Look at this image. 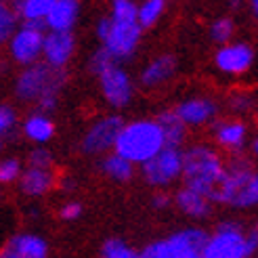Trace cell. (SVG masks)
<instances>
[{
    "label": "cell",
    "instance_id": "cell-1",
    "mask_svg": "<svg viewBox=\"0 0 258 258\" xmlns=\"http://www.w3.org/2000/svg\"><path fill=\"white\" fill-rule=\"evenodd\" d=\"M70 76L66 70H55L44 61L23 68L13 80V97L23 105H34L36 111L53 113Z\"/></svg>",
    "mask_w": 258,
    "mask_h": 258
},
{
    "label": "cell",
    "instance_id": "cell-2",
    "mask_svg": "<svg viewBox=\"0 0 258 258\" xmlns=\"http://www.w3.org/2000/svg\"><path fill=\"white\" fill-rule=\"evenodd\" d=\"M229 170V160L210 143H193L183 149V183L208 196L214 204Z\"/></svg>",
    "mask_w": 258,
    "mask_h": 258
},
{
    "label": "cell",
    "instance_id": "cell-3",
    "mask_svg": "<svg viewBox=\"0 0 258 258\" xmlns=\"http://www.w3.org/2000/svg\"><path fill=\"white\" fill-rule=\"evenodd\" d=\"M164 147H168V145H166V137L162 133V126L158 124V120L137 118V120L124 122L113 151L141 168L143 164L156 158Z\"/></svg>",
    "mask_w": 258,
    "mask_h": 258
},
{
    "label": "cell",
    "instance_id": "cell-4",
    "mask_svg": "<svg viewBox=\"0 0 258 258\" xmlns=\"http://www.w3.org/2000/svg\"><path fill=\"white\" fill-rule=\"evenodd\" d=\"M218 206L231 210H254L258 208V166L241 156L229 158L227 178L218 191Z\"/></svg>",
    "mask_w": 258,
    "mask_h": 258
},
{
    "label": "cell",
    "instance_id": "cell-5",
    "mask_svg": "<svg viewBox=\"0 0 258 258\" xmlns=\"http://www.w3.org/2000/svg\"><path fill=\"white\" fill-rule=\"evenodd\" d=\"M258 254V231L239 221H221L212 231L202 258H254Z\"/></svg>",
    "mask_w": 258,
    "mask_h": 258
},
{
    "label": "cell",
    "instance_id": "cell-6",
    "mask_svg": "<svg viewBox=\"0 0 258 258\" xmlns=\"http://www.w3.org/2000/svg\"><path fill=\"white\" fill-rule=\"evenodd\" d=\"M143 32L145 30L141 28L139 21H115L107 13L101 15L95 25L99 46L105 48L118 63H124L135 57L137 48L141 44V38H143Z\"/></svg>",
    "mask_w": 258,
    "mask_h": 258
},
{
    "label": "cell",
    "instance_id": "cell-7",
    "mask_svg": "<svg viewBox=\"0 0 258 258\" xmlns=\"http://www.w3.org/2000/svg\"><path fill=\"white\" fill-rule=\"evenodd\" d=\"M208 235L210 233L202 227H185L172 231L141 248V258H202Z\"/></svg>",
    "mask_w": 258,
    "mask_h": 258
},
{
    "label": "cell",
    "instance_id": "cell-8",
    "mask_svg": "<svg viewBox=\"0 0 258 258\" xmlns=\"http://www.w3.org/2000/svg\"><path fill=\"white\" fill-rule=\"evenodd\" d=\"M44 38H46L44 25L21 23L19 30L13 34V38L7 42L9 59L15 63L19 70L40 63L42 55H44Z\"/></svg>",
    "mask_w": 258,
    "mask_h": 258
},
{
    "label": "cell",
    "instance_id": "cell-9",
    "mask_svg": "<svg viewBox=\"0 0 258 258\" xmlns=\"http://www.w3.org/2000/svg\"><path fill=\"white\" fill-rule=\"evenodd\" d=\"M183 149L164 147L156 158L141 166V176L151 189H168L183 180Z\"/></svg>",
    "mask_w": 258,
    "mask_h": 258
},
{
    "label": "cell",
    "instance_id": "cell-10",
    "mask_svg": "<svg viewBox=\"0 0 258 258\" xmlns=\"http://www.w3.org/2000/svg\"><path fill=\"white\" fill-rule=\"evenodd\" d=\"M124 126V120L118 113L99 115L86 126L80 141V149L84 156H107L115 149V141Z\"/></svg>",
    "mask_w": 258,
    "mask_h": 258
},
{
    "label": "cell",
    "instance_id": "cell-11",
    "mask_svg": "<svg viewBox=\"0 0 258 258\" xmlns=\"http://www.w3.org/2000/svg\"><path fill=\"white\" fill-rule=\"evenodd\" d=\"M97 82H99V93L103 101L107 103V107L120 111L131 105L135 97V82L131 74L126 72L124 63H113L109 70H105L99 76Z\"/></svg>",
    "mask_w": 258,
    "mask_h": 258
},
{
    "label": "cell",
    "instance_id": "cell-12",
    "mask_svg": "<svg viewBox=\"0 0 258 258\" xmlns=\"http://www.w3.org/2000/svg\"><path fill=\"white\" fill-rule=\"evenodd\" d=\"M250 141V128L248 122L237 115H227V118H218L212 126V145L218 147L223 153L239 156L243 147Z\"/></svg>",
    "mask_w": 258,
    "mask_h": 258
},
{
    "label": "cell",
    "instance_id": "cell-13",
    "mask_svg": "<svg viewBox=\"0 0 258 258\" xmlns=\"http://www.w3.org/2000/svg\"><path fill=\"white\" fill-rule=\"evenodd\" d=\"M256 53L254 48L246 42H229L216 48L214 53V68L218 74L227 78H241L246 76L254 66Z\"/></svg>",
    "mask_w": 258,
    "mask_h": 258
},
{
    "label": "cell",
    "instance_id": "cell-14",
    "mask_svg": "<svg viewBox=\"0 0 258 258\" xmlns=\"http://www.w3.org/2000/svg\"><path fill=\"white\" fill-rule=\"evenodd\" d=\"M176 113L180 115V120L185 122V126L189 131H198V128H206V126H214V122L218 120V111L221 105L218 101L206 95H191L180 99L174 105Z\"/></svg>",
    "mask_w": 258,
    "mask_h": 258
},
{
    "label": "cell",
    "instance_id": "cell-15",
    "mask_svg": "<svg viewBox=\"0 0 258 258\" xmlns=\"http://www.w3.org/2000/svg\"><path fill=\"white\" fill-rule=\"evenodd\" d=\"M0 258H48V241L32 231H19L5 241Z\"/></svg>",
    "mask_w": 258,
    "mask_h": 258
},
{
    "label": "cell",
    "instance_id": "cell-16",
    "mask_svg": "<svg viewBox=\"0 0 258 258\" xmlns=\"http://www.w3.org/2000/svg\"><path fill=\"white\" fill-rule=\"evenodd\" d=\"M178 72V59L172 53H162L149 59L139 74V84L145 90H156L168 84Z\"/></svg>",
    "mask_w": 258,
    "mask_h": 258
},
{
    "label": "cell",
    "instance_id": "cell-17",
    "mask_svg": "<svg viewBox=\"0 0 258 258\" xmlns=\"http://www.w3.org/2000/svg\"><path fill=\"white\" fill-rule=\"evenodd\" d=\"M74 32H46L42 61L55 70H66L76 55Z\"/></svg>",
    "mask_w": 258,
    "mask_h": 258
},
{
    "label": "cell",
    "instance_id": "cell-18",
    "mask_svg": "<svg viewBox=\"0 0 258 258\" xmlns=\"http://www.w3.org/2000/svg\"><path fill=\"white\" fill-rule=\"evenodd\" d=\"M59 185V174L57 170H46V168H30L25 166V170L17 183V189L21 196L30 200H40L48 196L53 189Z\"/></svg>",
    "mask_w": 258,
    "mask_h": 258
},
{
    "label": "cell",
    "instance_id": "cell-19",
    "mask_svg": "<svg viewBox=\"0 0 258 258\" xmlns=\"http://www.w3.org/2000/svg\"><path fill=\"white\" fill-rule=\"evenodd\" d=\"M214 206L216 204L208 196L185 185H180V189L174 191V208L187 218H193V221H204V218L212 216Z\"/></svg>",
    "mask_w": 258,
    "mask_h": 258
},
{
    "label": "cell",
    "instance_id": "cell-20",
    "mask_svg": "<svg viewBox=\"0 0 258 258\" xmlns=\"http://www.w3.org/2000/svg\"><path fill=\"white\" fill-rule=\"evenodd\" d=\"M57 126L50 118V113L44 111H30L21 122V137L34 143V147H44L55 137Z\"/></svg>",
    "mask_w": 258,
    "mask_h": 258
},
{
    "label": "cell",
    "instance_id": "cell-21",
    "mask_svg": "<svg viewBox=\"0 0 258 258\" xmlns=\"http://www.w3.org/2000/svg\"><path fill=\"white\" fill-rule=\"evenodd\" d=\"M80 19V0H55L44 21L46 32H74Z\"/></svg>",
    "mask_w": 258,
    "mask_h": 258
},
{
    "label": "cell",
    "instance_id": "cell-22",
    "mask_svg": "<svg viewBox=\"0 0 258 258\" xmlns=\"http://www.w3.org/2000/svg\"><path fill=\"white\" fill-rule=\"evenodd\" d=\"M156 120H158V124L162 126V133H164V137H166V145L183 149L185 141H187L189 128L185 126L183 120H180V115L176 113V109H174V107H166V109L158 111Z\"/></svg>",
    "mask_w": 258,
    "mask_h": 258
},
{
    "label": "cell",
    "instance_id": "cell-23",
    "mask_svg": "<svg viewBox=\"0 0 258 258\" xmlns=\"http://www.w3.org/2000/svg\"><path fill=\"white\" fill-rule=\"evenodd\" d=\"M99 170L103 176H107L109 180L113 183H128L135 172H137V166L133 162H128L126 158H122L120 153H107V156H103L101 162H99Z\"/></svg>",
    "mask_w": 258,
    "mask_h": 258
},
{
    "label": "cell",
    "instance_id": "cell-24",
    "mask_svg": "<svg viewBox=\"0 0 258 258\" xmlns=\"http://www.w3.org/2000/svg\"><path fill=\"white\" fill-rule=\"evenodd\" d=\"M3 3H9L17 11V15L21 17V23L44 25L55 0H3Z\"/></svg>",
    "mask_w": 258,
    "mask_h": 258
},
{
    "label": "cell",
    "instance_id": "cell-25",
    "mask_svg": "<svg viewBox=\"0 0 258 258\" xmlns=\"http://www.w3.org/2000/svg\"><path fill=\"white\" fill-rule=\"evenodd\" d=\"M21 118L19 111L11 105V103H3L0 105V139L5 143H11L15 141L17 135H21Z\"/></svg>",
    "mask_w": 258,
    "mask_h": 258
},
{
    "label": "cell",
    "instance_id": "cell-26",
    "mask_svg": "<svg viewBox=\"0 0 258 258\" xmlns=\"http://www.w3.org/2000/svg\"><path fill=\"white\" fill-rule=\"evenodd\" d=\"M166 13V0H139V23L143 30H151Z\"/></svg>",
    "mask_w": 258,
    "mask_h": 258
},
{
    "label": "cell",
    "instance_id": "cell-27",
    "mask_svg": "<svg viewBox=\"0 0 258 258\" xmlns=\"http://www.w3.org/2000/svg\"><path fill=\"white\" fill-rule=\"evenodd\" d=\"M99 258H141V250L133 248L120 237H109L101 243Z\"/></svg>",
    "mask_w": 258,
    "mask_h": 258
},
{
    "label": "cell",
    "instance_id": "cell-28",
    "mask_svg": "<svg viewBox=\"0 0 258 258\" xmlns=\"http://www.w3.org/2000/svg\"><path fill=\"white\" fill-rule=\"evenodd\" d=\"M258 105L254 95L250 93V90H233L227 101H225V107L231 115H237V118H243L246 113H250L254 107Z\"/></svg>",
    "mask_w": 258,
    "mask_h": 258
},
{
    "label": "cell",
    "instance_id": "cell-29",
    "mask_svg": "<svg viewBox=\"0 0 258 258\" xmlns=\"http://www.w3.org/2000/svg\"><path fill=\"white\" fill-rule=\"evenodd\" d=\"M208 34L212 38V42H216L218 46L233 42V36H235V21H233V17H229V15L216 17L210 23Z\"/></svg>",
    "mask_w": 258,
    "mask_h": 258
},
{
    "label": "cell",
    "instance_id": "cell-30",
    "mask_svg": "<svg viewBox=\"0 0 258 258\" xmlns=\"http://www.w3.org/2000/svg\"><path fill=\"white\" fill-rule=\"evenodd\" d=\"M19 25H21V17L17 15V11L9 3L0 5V40L7 44L13 38V34L19 30Z\"/></svg>",
    "mask_w": 258,
    "mask_h": 258
},
{
    "label": "cell",
    "instance_id": "cell-31",
    "mask_svg": "<svg viewBox=\"0 0 258 258\" xmlns=\"http://www.w3.org/2000/svg\"><path fill=\"white\" fill-rule=\"evenodd\" d=\"M107 15L115 21H139V0H111Z\"/></svg>",
    "mask_w": 258,
    "mask_h": 258
},
{
    "label": "cell",
    "instance_id": "cell-32",
    "mask_svg": "<svg viewBox=\"0 0 258 258\" xmlns=\"http://www.w3.org/2000/svg\"><path fill=\"white\" fill-rule=\"evenodd\" d=\"M23 170H25V164L19 158H15V156L3 158V162H0V183L3 185H17Z\"/></svg>",
    "mask_w": 258,
    "mask_h": 258
},
{
    "label": "cell",
    "instance_id": "cell-33",
    "mask_svg": "<svg viewBox=\"0 0 258 258\" xmlns=\"http://www.w3.org/2000/svg\"><path fill=\"white\" fill-rule=\"evenodd\" d=\"M25 166L30 168H46V170H55V158L46 147H34L28 151L25 158Z\"/></svg>",
    "mask_w": 258,
    "mask_h": 258
},
{
    "label": "cell",
    "instance_id": "cell-34",
    "mask_svg": "<svg viewBox=\"0 0 258 258\" xmlns=\"http://www.w3.org/2000/svg\"><path fill=\"white\" fill-rule=\"evenodd\" d=\"M113 63H118V61H115L105 48H101V46H99V48L95 50V53L90 55V59H88L86 66H88V72L93 74L95 78H99V76H101L103 72H105V70H109V68L113 66Z\"/></svg>",
    "mask_w": 258,
    "mask_h": 258
},
{
    "label": "cell",
    "instance_id": "cell-35",
    "mask_svg": "<svg viewBox=\"0 0 258 258\" xmlns=\"http://www.w3.org/2000/svg\"><path fill=\"white\" fill-rule=\"evenodd\" d=\"M82 216V204L78 200H68L59 206V218L66 223H72V221H78Z\"/></svg>",
    "mask_w": 258,
    "mask_h": 258
},
{
    "label": "cell",
    "instance_id": "cell-36",
    "mask_svg": "<svg viewBox=\"0 0 258 258\" xmlns=\"http://www.w3.org/2000/svg\"><path fill=\"white\" fill-rule=\"evenodd\" d=\"M149 204H151L153 210H160V212L168 210L170 206H174V196H172V193H168L166 189H158V191H153Z\"/></svg>",
    "mask_w": 258,
    "mask_h": 258
},
{
    "label": "cell",
    "instance_id": "cell-37",
    "mask_svg": "<svg viewBox=\"0 0 258 258\" xmlns=\"http://www.w3.org/2000/svg\"><path fill=\"white\" fill-rule=\"evenodd\" d=\"M76 187H78V183H76V178H74V176H59V185H57V189L66 191V193H72V191H76Z\"/></svg>",
    "mask_w": 258,
    "mask_h": 258
},
{
    "label": "cell",
    "instance_id": "cell-38",
    "mask_svg": "<svg viewBox=\"0 0 258 258\" xmlns=\"http://www.w3.org/2000/svg\"><path fill=\"white\" fill-rule=\"evenodd\" d=\"M250 149H252L254 160H258V131H256V135H254L252 141H250Z\"/></svg>",
    "mask_w": 258,
    "mask_h": 258
},
{
    "label": "cell",
    "instance_id": "cell-39",
    "mask_svg": "<svg viewBox=\"0 0 258 258\" xmlns=\"http://www.w3.org/2000/svg\"><path fill=\"white\" fill-rule=\"evenodd\" d=\"M248 3H250V9L254 13V17L258 19V0H248Z\"/></svg>",
    "mask_w": 258,
    "mask_h": 258
},
{
    "label": "cell",
    "instance_id": "cell-40",
    "mask_svg": "<svg viewBox=\"0 0 258 258\" xmlns=\"http://www.w3.org/2000/svg\"><path fill=\"white\" fill-rule=\"evenodd\" d=\"M241 3H243V0H229V7L235 11V9H239V5H241Z\"/></svg>",
    "mask_w": 258,
    "mask_h": 258
},
{
    "label": "cell",
    "instance_id": "cell-41",
    "mask_svg": "<svg viewBox=\"0 0 258 258\" xmlns=\"http://www.w3.org/2000/svg\"><path fill=\"white\" fill-rule=\"evenodd\" d=\"M254 229H256V231H258V223H256V225H254Z\"/></svg>",
    "mask_w": 258,
    "mask_h": 258
}]
</instances>
